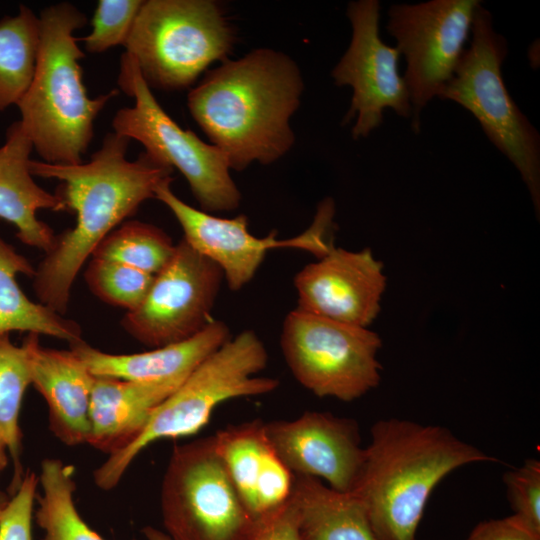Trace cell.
Returning <instances> with one entry per match:
<instances>
[{
    "label": "cell",
    "mask_w": 540,
    "mask_h": 540,
    "mask_svg": "<svg viewBox=\"0 0 540 540\" xmlns=\"http://www.w3.org/2000/svg\"><path fill=\"white\" fill-rule=\"evenodd\" d=\"M129 142L113 131L105 135L89 162L61 165L30 160L34 177L61 182L56 194L64 211L76 215L75 226L56 236L32 277L38 302L60 315L66 314L74 281L97 246L171 178L173 169L145 152L128 160Z\"/></svg>",
    "instance_id": "1"
},
{
    "label": "cell",
    "mask_w": 540,
    "mask_h": 540,
    "mask_svg": "<svg viewBox=\"0 0 540 540\" xmlns=\"http://www.w3.org/2000/svg\"><path fill=\"white\" fill-rule=\"evenodd\" d=\"M303 89L294 60L259 48L207 71L190 90L187 105L230 168L242 171L253 162L271 164L293 146L290 119Z\"/></svg>",
    "instance_id": "2"
},
{
    "label": "cell",
    "mask_w": 540,
    "mask_h": 540,
    "mask_svg": "<svg viewBox=\"0 0 540 540\" xmlns=\"http://www.w3.org/2000/svg\"><path fill=\"white\" fill-rule=\"evenodd\" d=\"M352 491L363 503L377 540H417V531L435 487L454 470L498 462L440 425L399 418L382 419Z\"/></svg>",
    "instance_id": "3"
},
{
    "label": "cell",
    "mask_w": 540,
    "mask_h": 540,
    "mask_svg": "<svg viewBox=\"0 0 540 540\" xmlns=\"http://www.w3.org/2000/svg\"><path fill=\"white\" fill-rule=\"evenodd\" d=\"M39 20L34 75L16 105L19 122L43 162L80 164L93 139L95 119L118 91L95 98L87 94L80 65L85 53L74 36L87 24L81 10L60 2L43 9Z\"/></svg>",
    "instance_id": "4"
},
{
    "label": "cell",
    "mask_w": 540,
    "mask_h": 540,
    "mask_svg": "<svg viewBox=\"0 0 540 540\" xmlns=\"http://www.w3.org/2000/svg\"><path fill=\"white\" fill-rule=\"evenodd\" d=\"M268 363L263 341L252 330L231 337L206 357L153 411L141 432L125 447L108 455L93 472L95 485L111 490L135 458L161 439L199 432L221 403L268 394L279 386L275 378L258 376Z\"/></svg>",
    "instance_id": "5"
},
{
    "label": "cell",
    "mask_w": 540,
    "mask_h": 540,
    "mask_svg": "<svg viewBox=\"0 0 540 540\" xmlns=\"http://www.w3.org/2000/svg\"><path fill=\"white\" fill-rule=\"evenodd\" d=\"M234 41L214 1L147 0L123 47L149 88L173 91L191 86L213 62L227 60Z\"/></svg>",
    "instance_id": "6"
},
{
    "label": "cell",
    "mask_w": 540,
    "mask_h": 540,
    "mask_svg": "<svg viewBox=\"0 0 540 540\" xmlns=\"http://www.w3.org/2000/svg\"><path fill=\"white\" fill-rule=\"evenodd\" d=\"M470 34V46L438 97L458 103L479 121L488 139L520 172L538 212L539 134L506 88L501 66L507 43L495 32L492 16L481 4L476 8Z\"/></svg>",
    "instance_id": "7"
},
{
    "label": "cell",
    "mask_w": 540,
    "mask_h": 540,
    "mask_svg": "<svg viewBox=\"0 0 540 540\" xmlns=\"http://www.w3.org/2000/svg\"><path fill=\"white\" fill-rule=\"evenodd\" d=\"M118 83L135 104L116 112L112 120L114 132L138 141L153 159L177 169L188 182L200 210L212 214L237 209L241 193L231 177L226 156L193 131L182 129L164 111L133 59L125 53Z\"/></svg>",
    "instance_id": "8"
},
{
    "label": "cell",
    "mask_w": 540,
    "mask_h": 540,
    "mask_svg": "<svg viewBox=\"0 0 540 540\" xmlns=\"http://www.w3.org/2000/svg\"><path fill=\"white\" fill-rule=\"evenodd\" d=\"M160 506L172 540H245L255 521L226 473L213 436L173 448Z\"/></svg>",
    "instance_id": "9"
},
{
    "label": "cell",
    "mask_w": 540,
    "mask_h": 540,
    "mask_svg": "<svg viewBox=\"0 0 540 540\" xmlns=\"http://www.w3.org/2000/svg\"><path fill=\"white\" fill-rule=\"evenodd\" d=\"M280 346L294 378L318 397L351 402L380 382L382 342L368 328L296 308L284 319Z\"/></svg>",
    "instance_id": "10"
},
{
    "label": "cell",
    "mask_w": 540,
    "mask_h": 540,
    "mask_svg": "<svg viewBox=\"0 0 540 540\" xmlns=\"http://www.w3.org/2000/svg\"><path fill=\"white\" fill-rule=\"evenodd\" d=\"M478 0H431L395 4L387 31L407 66L403 76L412 106V128L420 131V113L453 77L465 51Z\"/></svg>",
    "instance_id": "11"
},
{
    "label": "cell",
    "mask_w": 540,
    "mask_h": 540,
    "mask_svg": "<svg viewBox=\"0 0 540 540\" xmlns=\"http://www.w3.org/2000/svg\"><path fill=\"white\" fill-rule=\"evenodd\" d=\"M171 182L172 178L159 185L154 198L172 212L183 230V239L219 266L233 291L242 289L254 278L271 249H303L321 258L333 248L326 240L335 214L331 198L318 205L314 221L305 232L294 238L278 240L274 234L264 238L252 235L245 215L223 218L188 205L171 190Z\"/></svg>",
    "instance_id": "12"
},
{
    "label": "cell",
    "mask_w": 540,
    "mask_h": 540,
    "mask_svg": "<svg viewBox=\"0 0 540 540\" xmlns=\"http://www.w3.org/2000/svg\"><path fill=\"white\" fill-rule=\"evenodd\" d=\"M224 275L183 238L156 275L143 302L126 312L121 326L140 344L158 348L187 340L212 320Z\"/></svg>",
    "instance_id": "13"
},
{
    "label": "cell",
    "mask_w": 540,
    "mask_h": 540,
    "mask_svg": "<svg viewBox=\"0 0 540 540\" xmlns=\"http://www.w3.org/2000/svg\"><path fill=\"white\" fill-rule=\"evenodd\" d=\"M352 25L350 45L331 76L337 86H350L353 96L343 125L354 117L352 137H367L383 120V110L412 117V106L405 80L398 71L399 52L386 45L379 35L380 4L359 0L348 4Z\"/></svg>",
    "instance_id": "14"
},
{
    "label": "cell",
    "mask_w": 540,
    "mask_h": 540,
    "mask_svg": "<svg viewBox=\"0 0 540 540\" xmlns=\"http://www.w3.org/2000/svg\"><path fill=\"white\" fill-rule=\"evenodd\" d=\"M264 428L293 475L318 478L340 492L353 491L365 457L356 420L306 411L293 420L264 422Z\"/></svg>",
    "instance_id": "15"
},
{
    "label": "cell",
    "mask_w": 540,
    "mask_h": 540,
    "mask_svg": "<svg viewBox=\"0 0 540 540\" xmlns=\"http://www.w3.org/2000/svg\"><path fill=\"white\" fill-rule=\"evenodd\" d=\"M297 308L336 322L365 327L376 319L386 288L383 264L369 248L333 247L294 277Z\"/></svg>",
    "instance_id": "16"
},
{
    "label": "cell",
    "mask_w": 540,
    "mask_h": 540,
    "mask_svg": "<svg viewBox=\"0 0 540 540\" xmlns=\"http://www.w3.org/2000/svg\"><path fill=\"white\" fill-rule=\"evenodd\" d=\"M213 439L230 481L254 520L289 500L294 475L271 445L263 421L229 425Z\"/></svg>",
    "instance_id": "17"
},
{
    "label": "cell",
    "mask_w": 540,
    "mask_h": 540,
    "mask_svg": "<svg viewBox=\"0 0 540 540\" xmlns=\"http://www.w3.org/2000/svg\"><path fill=\"white\" fill-rule=\"evenodd\" d=\"M22 347L28 360L31 385L47 403L51 432L67 446L87 443L95 376L71 349L44 347L37 334L28 333Z\"/></svg>",
    "instance_id": "18"
},
{
    "label": "cell",
    "mask_w": 540,
    "mask_h": 540,
    "mask_svg": "<svg viewBox=\"0 0 540 540\" xmlns=\"http://www.w3.org/2000/svg\"><path fill=\"white\" fill-rule=\"evenodd\" d=\"M32 143L19 121L6 131L0 147V219L12 224L26 246L48 252L55 242L52 228L37 217L42 209L64 211L62 199L39 186L29 170Z\"/></svg>",
    "instance_id": "19"
},
{
    "label": "cell",
    "mask_w": 540,
    "mask_h": 540,
    "mask_svg": "<svg viewBox=\"0 0 540 540\" xmlns=\"http://www.w3.org/2000/svg\"><path fill=\"white\" fill-rule=\"evenodd\" d=\"M187 376L152 382L95 377L87 443L108 455L125 447L141 432L155 408Z\"/></svg>",
    "instance_id": "20"
},
{
    "label": "cell",
    "mask_w": 540,
    "mask_h": 540,
    "mask_svg": "<svg viewBox=\"0 0 540 540\" xmlns=\"http://www.w3.org/2000/svg\"><path fill=\"white\" fill-rule=\"evenodd\" d=\"M230 338L229 327L213 319L187 340L141 353H106L83 340L71 344L70 349L95 377L152 382L189 374Z\"/></svg>",
    "instance_id": "21"
},
{
    "label": "cell",
    "mask_w": 540,
    "mask_h": 540,
    "mask_svg": "<svg viewBox=\"0 0 540 540\" xmlns=\"http://www.w3.org/2000/svg\"><path fill=\"white\" fill-rule=\"evenodd\" d=\"M292 498L302 540H377L366 509L352 492H340L322 480L294 475Z\"/></svg>",
    "instance_id": "22"
},
{
    "label": "cell",
    "mask_w": 540,
    "mask_h": 540,
    "mask_svg": "<svg viewBox=\"0 0 540 540\" xmlns=\"http://www.w3.org/2000/svg\"><path fill=\"white\" fill-rule=\"evenodd\" d=\"M30 261L0 236V337L13 331L47 335L69 345L82 339L80 325L40 302L29 299L17 282V275L33 277Z\"/></svg>",
    "instance_id": "23"
},
{
    "label": "cell",
    "mask_w": 540,
    "mask_h": 540,
    "mask_svg": "<svg viewBox=\"0 0 540 540\" xmlns=\"http://www.w3.org/2000/svg\"><path fill=\"white\" fill-rule=\"evenodd\" d=\"M73 466L56 458L41 462L35 519L44 534L41 540H105L81 517L74 502Z\"/></svg>",
    "instance_id": "24"
},
{
    "label": "cell",
    "mask_w": 540,
    "mask_h": 540,
    "mask_svg": "<svg viewBox=\"0 0 540 540\" xmlns=\"http://www.w3.org/2000/svg\"><path fill=\"white\" fill-rule=\"evenodd\" d=\"M40 44L39 17L20 5L16 16L0 20V111L17 105L35 71Z\"/></svg>",
    "instance_id": "25"
},
{
    "label": "cell",
    "mask_w": 540,
    "mask_h": 540,
    "mask_svg": "<svg viewBox=\"0 0 540 540\" xmlns=\"http://www.w3.org/2000/svg\"><path fill=\"white\" fill-rule=\"evenodd\" d=\"M176 244L162 229L129 220L108 234L91 258L116 261L156 275L170 261Z\"/></svg>",
    "instance_id": "26"
},
{
    "label": "cell",
    "mask_w": 540,
    "mask_h": 540,
    "mask_svg": "<svg viewBox=\"0 0 540 540\" xmlns=\"http://www.w3.org/2000/svg\"><path fill=\"white\" fill-rule=\"evenodd\" d=\"M31 385L30 370L24 348L15 345L10 335L0 337V436L8 446L15 465V476L21 481L19 457L22 433L19 417L23 397ZM15 477V482H16Z\"/></svg>",
    "instance_id": "27"
},
{
    "label": "cell",
    "mask_w": 540,
    "mask_h": 540,
    "mask_svg": "<svg viewBox=\"0 0 540 540\" xmlns=\"http://www.w3.org/2000/svg\"><path fill=\"white\" fill-rule=\"evenodd\" d=\"M84 279L98 299L131 312L145 299L154 275L116 261L91 258Z\"/></svg>",
    "instance_id": "28"
},
{
    "label": "cell",
    "mask_w": 540,
    "mask_h": 540,
    "mask_svg": "<svg viewBox=\"0 0 540 540\" xmlns=\"http://www.w3.org/2000/svg\"><path fill=\"white\" fill-rule=\"evenodd\" d=\"M143 0H99L91 19V31L79 40L85 51L103 53L126 43Z\"/></svg>",
    "instance_id": "29"
},
{
    "label": "cell",
    "mask_w": 540,
    "mask_h": 540,
    "mask_svg": "<svg viewBox=\"0 0 540 540\" xmlns=\"http://www.w3.org/2000/svg\"><path fill=\"white\" fill-rule=\"evenodd\" d=\"M511 515L523 528L540 537V461L528 458L503 475Z\"/></svg>",
    "instance_id": "30"
},
{
    "label": "cell",
    "mask_w": 540,
    "mask_h": 540,
    "mask_svg": "<svg viewBox=\"0 0 540 540\" xmlns=\"http://www.w3.org/2000/svg\"><path fill=\"white\" fill-rule=\"evenodd\" d=\"M39 478L31 471L22 477L10 501L0 509V540H33L32 518Z\"/></svg>",
    "instance_id": "31"
},
{
    "label": "cell",
    "mask_w": 540,
    "mask_h": 540,
    "mask_svg": "<svg viewBox=\"0 0 540 540\" xmlns=\"http://www.w3.org/2000/svg\"><path fill=\"white\" fill-rule=\"evenodd\" d=\"M245 540H302L292 494L282 506L256 519Z\"/></svg>",
    "instance_id": "32"
},
{
    "label": "cell",
    "mask_w": 540,
    "mask_h": 540,
    "mask_svg": "<svg viewBox=\"0 0 540 540\" xmlns=\"http://www.w3.org/2000/svg\"><path fill=\"white\" fill-rule=\"evenodd\" d=\"M466 540H540L523 528L510 515L479 522Z\"/></svg>",
    "instance_id": "33"
},
{
    "label": "cell",
    "mask_w": 540,
    "mask_h": 540,
    "mask_svg": "<svg viewBox=\"0 0 540 540\" xmlns=\"http://www.w3.org/2000/svg\"><path fill=\"white\" fill-rule=\"evenodd\" d=\"M142 532L147 540H172L166 533L152 526L144 527Z\"/></svg>",
    "instance_id": "34"
},
{
    "label": "cell",
    "mask_w": 540,
    "mask_h": 540,
    "mask_svg": "<svg viewBox=\"0 0 540 540\" xmlns=\"http://www.w3.org/2000/svg\"><path fill=\"white\" fill-rule=\"evenodd\" d=\"M7 451L9 452L8 446L4 439L0 436V473L8 464ZM5 502H7L5 496L0 492V503Z\"/></svg>",
    "instance_id": "35"
},
{
    "label": "cell",
    "mask_w": 540,
    "mask_h": 540,
    "mask_svg": "<svg viewBox=\"0 0 540 540\" xmlns=\"http://www.w3.org/2000/svg\"><path fill=\"white\" fill-rule=\"evenodd\" d=\"M6 503V502H5ZM5 503H0V509L3 507Z\"/></svg>",
    "instance_id": "36"
}]
</instances>
